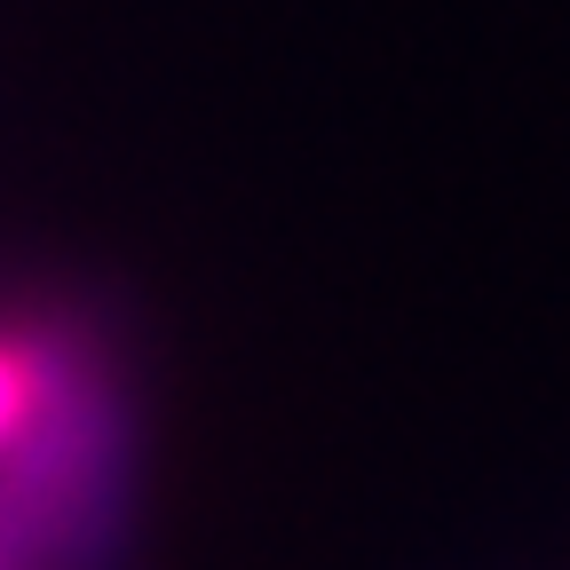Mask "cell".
<instances>
[{"label": "cell", "instance_id": "obj_1", "mask_svg": "<svg viewBox=\"0 0 570 570\" xmlns=\"http://www.w3.org/2000/svg\"><path fill=\"white\" fill-rule=\"evenodd\" d=\"M32 396L0 436V570H104L127 531V396L88 325L24 333Z\"/></svg>", "mask_w": 570, "mask_h": 570}]
</instances>
